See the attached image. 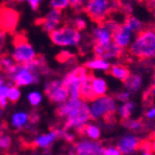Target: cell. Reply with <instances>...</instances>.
Segmentation results:
<instances>
[{
    "label": "cell",
    "instance_id": "cell-1",
    "mask_svg": "<svg viewBox=\"0 0 155 155\" xmlns=\"http://www.w3.org/2000/svg\"><path fill=\"white\" fill-rule=\"evenodd\" d=\"M57 113L64 119V129L81 131L86 125L90 123L89 103L83 99H68L57 107Z\"/></svg>",
    "mask_w": 155,
    "mask_h": 155
},
{
    "label": "cell",
    "instance_id": "cell-2",
    "mask_svg": "<svg viewBox=\"0 0 155 155\" xmlns=\"http://www.w3.org/2000/svg\"><path fill=\"white\" fill-rule=\"evenodd\" d=\"M130 54L138 59L155 58V29H143L134 37L129 47Z\"/></svg>",
    "mask_w": 155,
    "mask_h": 155
},
{
    "label": "cell",
    "instance_id": "cell-3",
    "mask_svg": "<svg viewBox=\"0 0 155 155\" xmlns=\"http://www.w3.org/2000/svg\"><path fill=\"white\" fill-rule=\"evenodd\" d=\"M118 104L115 98L112 96H104L94 98L89 102V113L90 118L94 122L104 118H109L117 113Z\"/></svg>",
    "mask_w": 155,
    "mask_h": 155
},
{
    "label": "cell",
    "instance_id": "cell-4",
    "mask_svg": "<svg viewBox=\"0 0 155 155\" xmlns=\"http://www.w3.org/2000/svg\"><path fill=\"white\" fill-rule=\"evenodd\" d=\"M49 36L52 44L61 48H76L83 40L81 31L75 28L73 25L60 26Z\"/></svg>",
    "mask_w": 155,
    "mask_h": 155
},
{
    "label": "cell",
    "instance_id": "cell-5",
    "mask_svg": "<svg viewBox=\"0 0 155 155\" xmlns=\"http://www.w3.org/2000/svg\"><path fill=\"white\" fill-rule=\"evenodd\" d=\"M5 74L10 80L11 85L16 86L18 88L38 85L40 83V74L31 71L29 67H27V65L15 63Z\"/></svg>",
    "mask_w": 155,
    "mask_h": 155
},
{
    "label": "cell",
    "instance_id": "cell-6",
    "mask_svg": "<svg viewBox=\"0 0 155 155\" xmlns=\"http://www.w3.org/2000/svg\"><path fill=\"white\" fill-rule=\"evenodd\" d=\"M11 57L16 64L26 65L37 59V52L24 36H16L13 41Z\"/></svg>",
    "mask_w": 155,
    "mask_h": 155
},
{
    "label": "cell",
    "instance_id": "cell-7",
    "mask_svg": "<svg viewBox=\"0 0 155 155\" xmlns=\"http://www.w3.org/2000/svg\"><path fill=\"white\" fill-rule=\"evenodd\" d=\"M88 74L85 67H77L73 71L68 72L64 78L63 83L68 91V98L70 99H81L80 94V86L83 83V79Z\"/></svg>",
    "mask_w": 155,
    "mask_h": 155
},
{
    "label": "cell",
    "instance_id": "cell-8",
    "mask_svg": "<svg viewBox=\"0 0 155 155\" xmlns=\"http://www.w3.org/2000/svg\"><path fill=\"white\" fill-rule=\"evenodd\" d=\"M44 91L50 102L60 105L68 100V91L62 79H51L44 86Z\"/></svg>",
    "mask_w": 155,
    "mask_h": 155
},
{
    "label": "cell",
    "instance_id": "cell-9",
    "mask_svg": "<svg viewBox=\"0 0 155 155\" xmlns=\"http://www.w3.org/2000/svg\"><path fill=\"white\" fill-rule=\"evenodd\" d=\"M115 2L109 0H89L85 2L84 10L89 15V18L93 21L102 22L105 20L111 10L113 9L112 5Z\"/></svg>",
    "mask_w": 155,
    "mask_h": 155
},
{
    "label": "cell",
    "instance_id": "cell-10",
    "mask_svg": "<svg viewBox=\"0 0 155 155\" xmlns=\"http://www.w3.org/2000/svg\"><path fill=\"white\" fill-rule=\"evenodd\" d=\"M104 147L100 141L81 138L75 141L73 145V154L74 155H103Z\"/></svg>",
    "mask_w": 155,
    "mask_h": 155
},
{
    "label": "cell",
    "instance_id": "cell-11",
    "mask_svg": "<svg viewBox=\"0 0 155 155\" xmlns=\"http://www.w3.org/2000/svg\"><path fill=\"white\" fill-rule=\"evenodd\" d=\"M116 147L122 155H131L140 147V139L137 134H126L117 140Z\"/></svg>",
    "mask_w": 155,
    "mask_h": 155
},
{
    "label": "cell",
    "instance_id": "cell-12",
    "mask_svg": "<svg viewBox=\"0 0 155 155\" xmlns=\"http://www.w3.org/2000/svg\"><path fill=\"white\" fill-rule=\"evenodd\" d=\"M93 53L96 58H100L105 61H112V60L118 59L123 53V49L112 42L109 46H100V45H94L93 46Z\"/></svg>",
    "mask_w": 155,
    "mask_h": 155
},
{
    "label": "cell",
    "instance_id": "cell-13",
    "mask_svg": "<svg viewBox=\"0 0 155 155\" xmlns=\"http://www.w3.org/2000/svg\"><path fill=\"white\" fill-rule=\"evenodd\" d=\"M62 11L55 10V9H50L48 12L46 13L44 20H41V25L42 29L46 33H48L50 35L51 33H53L54 31H57L60 27V24L62 21Z\"/></svg>",
    "mask_w": 155,
    "mask_h": 155
},
{
    "label": "cell",
    "instance_id": "cell-14",
    "mask_svg": "<svg viewBox=\"0 0 155 155\" xmlns=\"http://www.w3.org/2000/svg\"><path fill=\"white\" fill-rule=\"evenodd\" d=\"M134 34L131 33L129 29H127L124 24L119 26L118 28L113 33V42L119 47L120 49H126L129 48L134 39Z\"/></svg>",
    "mask_w": 155,
    "mask_h": 155
},
{
    "label": "cell",
    "instance_id": "cell-15",
    "mask_svg": "<svg viewBox=\"0 0 155 155\" xmlns=\"http://www.w3.org/2000/svg\"><path fill=\"white\" fill-rule=\"evenodd\" d=\"M91 34H92L94 45L109 46L113 42V33L106 28L102 23L93 26L91 29Z\"/></svg>",
    "mask_w": 155,
    "mask_h": 155
},
{
    "label": "cell",
    "instance_id": "cell-16",
    "mask_svg": "<svg viewBox=\"0 0 155 155\" xmlns=\"http://www.w3.org/2000/svg\"><path fill=\"white\" fill-rule=\"evenodd\" d=\"M59 138H60L59 130H55V129L50 130V131L38 134V136L34 139V145L39 147V149L48 151Z\"/></svg>",
    "mask_w": 155,
    "mask_h": 155
},
{
    "label": "cell",
    "instance_id": "cell-17",
    "mask_svg": "<svg viewBox=\"0 0 155 155\" xmlns=\"http://www.w3.org/2000/svg\"><path fill=\"white\" fill-rule=\"evenodd\" d=\"M29 123H31V115L23 110L14 112L10 116V125L13 129H25L26 127H28Z\"/></svg>",
    "mask_w": 155,
    "mask_h": 155
},
{
    "label": "cell",
    "instance_id": "cell-18",
    "mask_svg": "<svg viewBox=\"0 0 155 155\" xmlns=\"http://www.w3.org/2000/svg\"><path fill=\"white\" fill-rule=\"evenodd\" d=\"M90 85H91V89H92L93 96L96 97V98L107 96L109 86H107V83H106V80L103 77L91 76Z\"/></svg>",
    "mask_w": 155,
    "mask_h": 155
},
{
    "label": "cell",
    "instance_id": "cell-19",
    "mask_svg": "<svg viewBox=\"0 0 155 155\" xmlns=\"http://www.w3.org/2000/svg\"><path fill=\"white\" fill-rule=\"evenodd\" d=\"M111 63L100 58H93L88 60L85 64V68L87 71H93V72H109L111 68Z\"/></svg>",
    "mask_w": 155,
    "mask_h": 155
},
{
    "label": "cell",
    "instance_id": "cell-20",
    "mask_svg": "<svg viewBox=\"0 0 155 155\" xmlns=\"http://www.w3.org/2000/svg\"><path fill=\"white\" fill-rule=\"evenodd\" d=\"M109 73L111 74L112 77H114L115 79L119 80V81H126V79L130 76V71L127 66L123 64H119V63H116V64H112L111 68H110Z\"/></svg>",
    "mask_w": 155,
    "mask_h": 155
},
{
    "label": "cell",
    "instance_id": "cell-21",
    "mask_svg": "<svg viewBox=\"0 0 155 155\" xmlns=\"http://www.w3.org/2000/svg\"><path fill=\"white\" fill-rule=\"evenodd\" d=\"M143 85V79L142 77L138 74H130V76L126 79L124 83L125 90L129 91L130 93H136L141 89Z\"/></svg>",
    "mask_w": 155,
    "mask_h": 155
},
{
    "label": "cell",
    "instance_id": "cell-22",
    "mask_svg": "<svg viewBox=\"0 0 155 155\" xmlns=\"http://www.w3.org/2000/svg\"><path fill=\"white\" fill-rule=\"evenodd\" d=\"M81 134L86 139L92 140V141H99L101 138V128L96 123H88L81 130Z\"/></svg>",
    "mask_w": 155,
    "mask_h": 155
},
{
    "label": "cell",
    "instance_id": "cell-23",
    "mask_svg": "<svg viewBox=\"0 0 155 155\" xmlns=\"http://www.w3.org/2000/svg\"><path fill=\"white\" fill-rule=\"evenodd\" d=\"M137 109V105L134 101H129L127 103L119 104L118 109H117V115H118L123 120L129 119L131 117V115L134 114V112Z\"/></svg>",
    "mask_w": 155,
    "mask_h": 155
},
{
    "label": "cell",
    "instance_id": "cell-24",
    "mask_svg": "<svg viewBox=\"0 0 155 155\" xmlns=\"http://www.w3.org/2000/svg\"><path fill=\"white\" fill-rule=\"evenodd\" d=\"M90 78L91 76L89 74L84 77L83 83H81V86H80V94H81V99L87 102H90L92 101L96 97L93 96L92 93V89H91V85H90Z\"/></svg>",
    "mask_w": 155,
    "mask_h": 155
},
{
    "label": "cell",
    "instance_id": "cell-25",
    "mask_svg": "<svg viewBox=\"0 0 155 155\" xmlns=\"http://www.w3.org/2000/svg\"><path fill=\"white\" fill-rule=\"evenodd\" d=\"M124 26L126 27L127 29H129L131 33H134V34L137 33V35L143 31L142 22L140 21L138 18H136V16H134V15L128 16V18L125 20Z\"/></svg>",
    "mask_w": 155,
    "mask_h": 155
},
{
    "label": "cell",
    "instance_id": "cell-26",
    "mask_svg": "<svg viewBox=\"0 0 155 155\" xmlns=\"http://www.w3.org/2000/svg\"><path fill=\"white\" fill-rule=\"evenodd\" d=\"M42 100H44V94L39 90L33 89L27 93V101L33 107H38L42 103Z\"/></svg>",
    "mask_w": 155,
    "mask_h": 155
},
{
    "label": "cell",
    "instance_id": "cell-27",
    "mask_svg": "<svg viewBox=\"0 0 155 155\" xmlns=\"http://www.w3.org/2000/svg\"><path fill=\"white\" fill-rule=\"evenodd\" d=\"M22 97V91L21 88H18L14 85H9V90H8V100L11 103H15L18 102Z\"/></svg>",
    "mask_w": 155,
    "mask_h": 155
},
{
    "label": "cell",
    "instance_id": "cell-28",
    "mask_svg": "<svg viewBox=\"0 0 155 155\" xmlns=\"http://www.w3.org/2000/svg\"><path fill=\"white\" fill-rule=\"evenodd\" d=\"M122 125L126 129L130 130V131H138V130H140L142 128L141 120L134 118H129V119H126V120H123Z\"/></svg>",
    "mask_w": 155,
    "mask_h": 155
},
{
    "label": "cell",
    "instance_id": "cell-29",
    "mask_svg": "<svg viewBox=\"0 0 155 155\" xmlns=\"http://www.w3.org/2000/svg\"><path fill=\"white\" fill-rule=\"evenodd\" d=\"M10 84H5L0 86V109L5 110L8 106L9 100H8V90Z\"/></svg>",
    "mask_w": 155,
    "mask_h": 155
},
{
    "label": "cell",
    "instance_id": "cell-30",
    "mask_svg": "<svg viewBox=\"0 0 155 155\" xmlns=\"http://www.w3.org/2000/svg\"><path fill=\"white\" fill-rule=\"evenodd\" d=\"M14 64H15V62L11 55H3L0 58V68L5 71V73L8 72Z\"/></svg>",
    "mask_w": 155,
    "mask_h": 155
},
{
    "label": "cell",
    "instance_id": "cell-31",
    "mask_svg": "<svg viewBox=\"0 0 155 155\" xmlns=\"http://www.w3.org/2000/svg\"><path fill=\"white\" fill-rule=\"evenodd\" d=\"M49 5L50 9L63 11L70 7V0H51V1H49Z\"/></svg>",
    "mask_w": 155,
    "mask_h": 155
},
{
    "label": "cell",
    "instance_id": "cell-32",
    "mask_svg": "<svg viewBox=\"0 0 155 155\" xmlns=\"http://www.w3.org/2000/svg\"><path fill=\"white\" fill-rule=\"evenodd\" d=\"M114 98H115V100H116L117 102H122V104L127 103V102L131 101L130 100V99H131V93L127 90H122V91H119V92H117L116 96L114 97Z\"/></svg>",
    "mask_w": 155,
    "mask_h": 155
},
{
    "label": "cell",
    "instance_id": "cell-33",
    "mask_svg": "<svg viewBox=\"0 0 155 155\" xmlns=\"http://www.w3.org/2000/svg\"><path fill=\"white\" fill-rule=\"evenodd\" d=\"M12 144V139L8 134H0V150H8Z\"/></svg>",
    "mask_w": 155,
    "mask_h": 155
},
{
    "label": "cell",
    "instance_id": "cell-34",
    "mask_svg": "<svg viewBox=\"0 0 155 155\" xmlns=\"http://www.w3.org/2000/svg\"><path fill=\"white\" fill-rule=\"evenodd\" d=\"M73 26H74L75 28H77L78 31H81L87 27V21H86L83 16H77V18H75L74 21H73Z\"/></svg>",
    "mask_w": 155,
    "mask_h": 155
},
{
    "label": "cell",
    "instance_id": "cell-35",
    "mask_svg": "<svg viewBox=\"0 0 155 155\" xmlns=\"http://www.w3.org/2000/svg\"><path fill=\"white\" fill-rule=\"evenodd\" d=\"M102 24H103V25L105 26V27L107 29H109V31H111L112 33H114V31H115L117 28H118L119 26L122 25V24H119L118 22H116L115 20H112V18H109V20H106V21H104Z\"/></svg>",
    "mask_w": 155,
    "mask_h": 155
},
{
    "label": "cell",
    "instance_id": "cell-36",
    "mask_svg": "<svg viewBox=\"0 0 155 155\" xmlns=\"http://www.w3.org/2000/svg\"><path fill=\"white\" fill-rule=\"evenodd\" d=\"M59 134H60V138H63L66 141H74L75 140V134H73L71 130H67V129L59 130Z\"/></svg>",
    "mask_w": 155,
    "mask_h": 155
},
{
    "label": "cell",
    "instance_id": "cell-37",
    "mask_svg": "<svg viewBox=\"0 0 155 155\" xmlns=\"http://www.w3.org/2000/svg\"><path fill=\"white\" fill-rule=\"evenodd\" d=\"M103 155H122V154H120L119 150L117 149V147H115V145H111V147H104Z\"/></svg>",
    "mask_w": 155,
    "mask_h": 155
},
{
    "label": "cell",
    "instance_id": "cell-38",
    "mask_svg": "<svg viewBox=\"0 0 155 155\" xmlns=\"http://www.w3.org/2000/svg\"><path fill=\"white\" fill-rule=\"evenodd\" d=\"M27 3L29 5V7H31V10L37 11L39 9V7H40V3H41V1H40V0H28V1H27Z\"/></svg>",
    "mask_w": 155,
    "mask_h": 155
},
{
    "label": "cell",
    "instance_id": "cell-39",
    "mask_svg": "<svg viewBox=\"0 0 155 155\" xmlns=\"http://www.w3.org/2000/svg\"><path fill=\"white\" fill-rule=\"evenodd\" d=\"M145 117L147 119L155 118V106H152V107H150V109L147 110V113H145Z\"/></svg>",
    "mask_w": 155,
    "mask_h": 155
},
{
    "label": "cell",
    "instance_id": "cell-40",
    "mask_svg": "<svg viewBox=\"0 0 155 155\" xmlns=\"http://www.w3.org/2000/svg\"><path fill=\"white\" fill-rule=\"evenodd\" d=\"M5 40H7V35L3 31H0V50L2 49L3 46H5Z\"/></svg>",
    "mask_w": 155,
    "mask_h": 155
},
{
    "label": "cell",
    "instance_id": "cell-41",
    "mask_svg": "<svg viewBox=\"0 0 155 155\" xmlns=\"http://www.w3.org/2000/svg\"><path fill=\"white\" fill-rule=\"evenodd\" d=\"M70 5L73 8H78L77 5H85V1H80V0H70Z\"/></svg>",
    "mask_w": 155,
    "mask_h": 155
},
{
    "label": "cell",
    "instance_id": "cell-42",
    "mask_svg": "<svg viewBox=\"0 0 155 155\" xmlns=\"http://www.w3.org/2000/svg\"><path fill=\"white\" fill-rule=\"evenodd\" d=\"M5 84H7V83H5V77L3 75H1V74H0V86L5 85Z\"/></svg>",
    "mask_w": 155,
    "mask_h": 155
},
{
    "label": "cell",
    "instance_id": "cell-43",
    "mask_svg": "<svg viewBox=\"0 0 155 155\" xmlns=\"http://www.w3.org/2000/svg\"><path fill=\"white\" fill-rule=\"evenodd\" d=\"M151 150H152L153 153H155V138L152 140V142H151Z\"/></svg>",
    "mask_w": 155,
    "mask_h": 155
},
{
    "label": "cell",
    "instance_id": "cell-44",
    "mask_svg": "<svg viewBox=\"0 0 155 155\" xmlns=\"http://www.w3.org/2000/svg\"><path fill=\"white\" fill-rule=\"evenodd\" d=\"M142 155H154L152 151H142Z\"/></svg>",
    "mask_w": 155,
    "mask_h": 155
},
{
    "label": "cell",
    "instance_id": "cell-45",
    "mask_svg": "<svg viewBox=\"0 0 155 155\" xmlns=\"http://www.w3.org/2000/svg\"><path fill=\"white\" fill-rule=\"evenodd\" d=\"M152 93L155 96V80L153 81V85H152Z\"/></svg>",
    "mask_w": 155,
    "mask_h": 155
},
{
    "label": "cell",
    "instance_id": "cell-46",
    "mask_svg": "<svg viewBox=\"0 0 155 155\" xmlns=\"http://www.w3.org/2000/svg\"><path fill=\"white\" fill-rule=\"evenodd\" d=\"M152 5H154V8H155V1H153V2H152Z\"/></svg>",
    "mask_w": 155,
    "mask_h": 155
}]
</instances>
